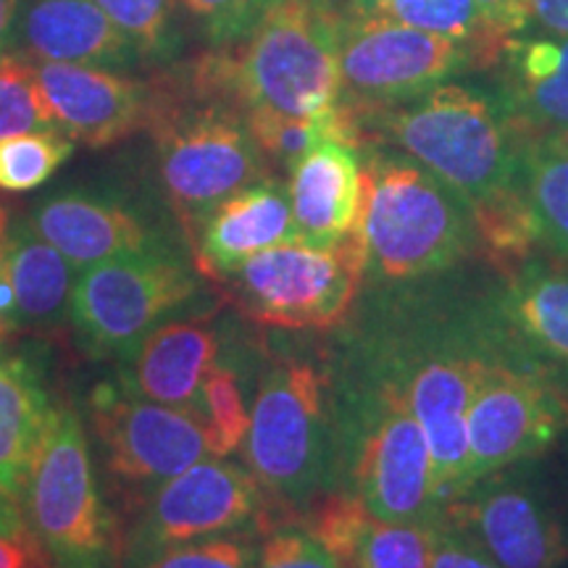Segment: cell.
<instances>
[{
    "instance_id": "obj_1",
    "label": "cell",
    "mask_w": 568,
    "mask_h": 568,
    "mask_svg": "<svg viewBox=\"0 0 568 568\" xmlns=\"http://www.w3.org/2000/svg\"><path fill=\"white\" fill-rule=\"evenodd\" d=\"M358 145L385 140L471 205L518 182L521 142L497 92L443 82L410 101L353 109Z\"/></svg>"
},
{
    "instance_id": "obj_2",
    "label": "cell",
    "mask_w": 568,
    "mask_h": 568,
    "mask_svg": "<svg viewBox=\"0 0 568 568\" xmlns=\"http://www.w3.org/2000/svg\"><path fill=\"white\" fill-rule=\"evenodd\" d=\"M161 182L184 230L195 237L205 216L247 184L266 180L245 109L234 95L224 59L209 61L195 80V101L161 105L151 98Z\"/></svg>"
},
{
    "instance_id": "obj_3",
    "label": "cell",
    "mask_w": 568,
    "mask_h": 568,
    "mask_svg": "<svg viewBox=\"0 0 568 568\" xmlns=\"http://www.w3.org/2000/svg\"><path fill=\"white\" fill-rule=\"evenodd\" d=\"M364 184L361 234L374 280H424L477 251L468 203L408 155H372Z\"/></svg>"
},
{
    "instance_id": "obj_4",
    "label": "cell",
    "mask_w": 568,
    "mask_h": 568,
    "mask_svg": "<svg viewBox=\"0 0 568 568\" xmlns=\"http://www.w3.org/2000/svg\"><path fill=\"white\" fill-rule=\"evenodd\" d=\"M337 9L324 0H276L261 13L230 61L245 111L329 116L343 103L337 67Z\"/></svg>"
},
{
    "instance_id": "obj_5",
    "label": "cell",
    "mask_w": 568,
    "mask_h": 568,
    "mask_svg": "<svg viewBox=\"0 0 568 568\" xmlns=\"http://www.w3.org/2000/svg\"><path fill=\"white\" fill-rule=\"evenodd\" d=\"M48 568H122V535L98 489L80 416L55 408L21 497Z\"/></svg>"
},
{
    "instance_id": "obj_6",
    "label": "cell",
    "mask_w": 568,
    "mask_h": 568,
    "mask_svg": "<svg viewBox=\"0 0 568 568\" xmlns=\"http://www.w3.org/2000/svg\"><path fill=\"white\" fill-rule=\"evenodd\" d=\"M243 447L268 503L287 510L314 503L332 456L326 379L316 366L284 361L268 368Z\"/></svg>"
},
{
    "instance_id": "obj_7",
    "label": "cell",
    "mask_w": 568,
    "mask_h": 568,
    "mask_svg": "<svg viewBox=\"0 0 568 568\" xmlns=\"http://www.w3.org/2000/svg\"><path fill=\"white\" fill-rule=\"evenodd\" d=\"M364 274V234L355 232L326 247L301 240L268 247L219 282L253 322L284 329H326L353 308Z\"/></svg>"
},
{
    "instance_id": "obj_8",
    "label": "cell",
    "mask_w": 568,
    "mask_h": 568,
    "mask_svg": "<svg viewBox=\"0 0 568 568\" xmlns=\"http://www.w3.org/2000/svg\"><path fill=\"white\" fill-rule=\"evenodd\" d=\"M268 497L253 471L205 458L145 497L122 539V568H142L180 545L268 529Z\"/></svg>"
},
{
    "instance_id": "obj_9",
    "label": "cell",
    "mask_w": 568,
    "mask_h": 568,
    "mask_svg": "<svg viewBox=\"0 0 568 568\" xmlns=\"http://www.w3.org/2000/svg\"><path fill=\"white\" fill-rule=\"evenodd\" d=\"M195 293V274L161 247H151L80 272L71 290L69 318L88 353L130 358L142 339Z\"/></svg>"
},
{
    "instance_id": "obj_10",
    "label": "cell",
    "mask_w": 568,
    "mask_h": 568,
    "mask_svg": "<svg viewBox=\"0 0 568 568\" xmlns=\"http://www.w3.org/2000/svg\"><path fill=\"white\" fill-rule=\"evenodd\" d=\"M355 406L351 495L385 521H429L437 514L429 447L400 385L379 376Z\"/></svg>"
},
{
    "instance_id": "obj_11",
    "label": "cell",
    "mask_w": 568,
    "mask_h": 568,
    "mask_svg": "<svg viewBox=\"0 0 568 568\" xmlns=\"http://www.w3.org/2000/svg\"><path fill=\"white\" fill-rule=\"evenodd\" d=\"M337 67L345 105L382 109L477 67V53L456 38L339 11Z\"/></svg>"
},
{
    "instance_id": "obj_12",
    "label": "cell",
    "mask_w": 568,
    "mask_h": 568,
    "mask_svg": "<svg viewBox=\"0 0 568 568\" xmlns=\"http://www.w3.org/2000/svg\"><path fill=\"white\" fill-rule=\"evenodd\" d=\"M439 510L471 531L500 568H564L568 560L564 514L535 458L489 474Z\"/></svg>"
},
{
    "instance_id": "obj_13",
    "label": "cell",
    "mask_w": 568,
    "mask_h": 568,
    "mask_svg": "<svg viewBox=\"0 0 568 568\" xmlns=\"http://www.w3.org/2000/svg\"><path fill=\"white\" fill-rule=\"evenodd\" d=\"M568 426V403L535 368L495 361L466 418V489L542 456ZM464 489V493H466Z\"/></svg>"
},
{
    "instance_id": "obj_14",
    "label": "cell",
    "mask_w": 568,
    "mask_h": 568,
    "mask_svg": "<svg viewBox=\"0 0 568 568\" xmlns=\"http://www.w3.org/2000/svg\"><path fill=\"white\" fill-rule=\"evenodd\" d=\"M90 422L101 439L105 466L132 487H159L211 456L209 435L195 414L161 406L124 385L95 387Z\"/></svg>"
},
{
    "instance_id": "obj_15",
    "label": "cell",
    "mask_w": 568,
    "mask_h": 568,
    "mask_svg": "<svg viewBox=\"0 0 568 568\" xmlns=\"http://www.w3.org/2000/svg\"><path fill=\"white\" fill-rule=\"evenodd\" d=\"M493 364L485 355L447 351L389 372L424 429L437 510L466 489V418Z\"/></svg>"
},
{
    "instance_id": "obj_16",
    "label": "cell",
    "mask_w": 568,
    "mask_h": 568,
    "mask_svg": "<svg viewBox=\"0 0 568 568\" xmlns=\"http://www.w3.org/2000/svg\"><path fill=\"white\" fill-rule=\"evenodd\" d=\"M55 130L90 148L130 138L151 119V92L103 67L32 61Z\"/></svg>"
},
{
    "instance_id": "obj_17",
    "label": "cell",
    "mask_w": 568,
    "mask_h": 568,
    "mask_svg": "<svg viewBox=\"0 0 568 568\" xmlns=\"http://www.w3.org/2000/svg\"><path fill=\"white\" fill-rule=\"evenodd\" d=\"M500 98L518 142L568 140V34L521 32L503 48Z\"/></svg>"
},
{
    "instance_id": "obj_18",
    "label": "cell",
    "mask_w": 568,
    "mask_h": 568,
    "mask_svg": "<svg viewBox=\"0 0 568 568\" xmlns=\"http://www.w3.org/2000/svg\"><path fill=\"white\" fill-rule=\"evenodd\" d=\"M287 193L301 243L326 247L353 237L361 232L366 195L358 148L343 140L318 142L293 166Z\"/></svg>"
},
{
    "instance_id": "obj_19",
    "label": "cell",
    "mask_w": 568,
    "mask_h": 568,
    "mask_svg": "<svg viewBox=\"0 0 568 568\" xmlns=\"http://www.w3.org/2000/svg\"><path fill=\"white\" fill-rule=\"evenodd\" d=\"M293 240L297 230L287 187L266 176L219 203L197 226V266L211 280H222L258 253Z\"/></svg>"
},
{
    "instance_id": "obj_20",
    "label": "cell",
    "mask_w": 568,
    "mask_h": 568,
    "mask_svg": "<svg viewBox=\"0 0 568 568\" xmlns=\"http://www.w3.org/2000/svg\"><path fill=\"white\" fill-rule=\"evenodd\" d=\"M305 527L345 568H432L429 521H385L351 493L326 495Z\"/></svg>"
},
{
    "instance_id": "obj_21",
    "label": "cell",
    "mask_w": 568,
    "mask_h": 568,
    "mask_svg": "<svg viewBox=\"0 0 568 568\" xmlns=\"http://www.w3.org/2000/svg\"><path fill=\"white\" fill-rule=\"evenodd\" d=\"M219 339L209 324H161L130 355L124 387L145 400L201 418V387L216 364Z\"/></svg>"
},
{
    "instance_id": "obj_22",
    "label": "cell",
    "mask_w": 568,
    "mask_h": 568,
    "mask_svg": "<svg viewBox=\"0 0 568 568\" xmlns=\"http://www.w3.org/2000/svg\"><path fill=\"white\" fill-rule=\"evenodd\" d=\"M30 224L77 272L116 255L159 247L138 216L122 205L88 195L51 197L34 209Z\"/></svg>"
},
{
    "instance_id": "obj_23",
    "label": "cell",
    "mask_w": 568,
    "mask_h": 568,
    "mask_svg": "<svg viewBox=\"0 0 568 568\" xmlns=\"http://www.w3.org/2000/svg\"><path fill=\"white\" fill-rule=\"evenodd\" d=\"M32 61L124 67L134 48L92 0H32L21 17Z\"/></svg>"
},
{
    "instance_id": "obj_24",
    "label": "cell",
    "mask_w": 568,
    "mask_h": 568,
    "mask_svg": "<svg viewBox=\"0 0 568 568\" xmlns=\"http://www.w3.org/2000/svg\"><path fill=\"white\" fill-rule=\"evenodd\" d=\"M77 268L55 247L42 240L32 224L9 232L0 276L9 301V332L53 329L63 322L71 305Z\"/></svg>"
},
{
    "instance_id": "obj_25",
    "label": "cell",
    "mask_w": 568,
    "mask_h": 568,
    "mask_svg": "<svg viewBox=\"0 0 568 568\" xmlns=\"http://www.w3.org/2000/svg\"><path fill=\"white\" fill-rule=\"evenodd\" d=\"M497 316L529 355L568 372V264L531 258L506 276Z\"/></svg>"
},
{
    "instance_id": "obj_26",
    "label": "cell",
    "mask_w": 568,
    "mask_h": 568,
    "mask_svg": "<svg viewBox=\"0 0 568 568\" xmlns=\"http://www.w3.org/2000/svg\"><path fill=\"white\" fill-rule=\"evenodd\" d=\"M55 406L19 355H0V489L21 503Z\"/></svg>"
},
{
    "instance_id": "obj_27",
    "label": "cell",
    "mask_w": 568,
    "mask_h": 568,
    "mask_svg": "<svg viewBox=\"0 0 568 568\" xmlns=\"http://www.w3.org/2000/svg\"><path fill=\"white\" fill-rule=\"evenodd\" d=\"M474 222L477 251L489 268L506 280L531 258H537V247L542 245L537 216L531 211L529 197L524 195L521 182L508 184L497 193L481 197L468 205Z\"/></svg>"
},
{
    "instance_id": "obj_28",
    "label": "cell",
    "mask_w": 568,
    "mask_h": 568,
    "mask_svg": "<svg viewBox=\"0 0 568 568\" xmlns=\"http://www.w3.org/2000/svg\"><path fill=\"white\" fill-rule=\"evenodd\" d=\"M518 182L537 216L542 245L568 264V140L524 142Z\"/></svg>"
},
{
    "instance_id": "obj_29",
    "label": "cell",
    "mask_w": 568,
    "mask_h": 568,
    "mask_svg": "<svg viewBox=\"0 0 568 568\" xmlns=\"http://www.w3.org/2000/svg\"><path fill=\"white\" fill-rule=\"evenodd\" d=\"M74 140L61 130H40L0 138V190L27 193L40 187L69 161Z\"/></svg>"
},
{
    "instance_id": "obj_30",
    "label": "cell",
    "mask_w": 568,
    "mask_h": 568,
    "mask_svg": "<svg viewBox=\"0 0 568 568\" xmlns=\"http://www.w3.org/2000/svg\"><path fill=\"white\" fill-rule=\"evenodd\" d=\"M201 422L209 435L211 456L226 458L243 447L251 414H247L243 387L230 366L213 364L201 387Z\"/></svg>"
},
{
    "instance_id": "obj_31",
    "label": "cell",
    "mask_w": 568,
    "mask_h": 568,
    "mask_svg": "<svg viewBox=\"0 0 568 568\" xmlns=\"http://www.w3.org/2000/svg\"><path fill=\"white\" fill-rule=\"evenodd\" d=\"M55 130L45 95H42L34 63L0 55V138Z\"/></svg>"
},
{
    "instance_id": "obj_32",
    "label": "cell",
    "mask_w": 568,
    "mask_h": 568,
    "mask_svg": "<svg viewBox=\"0 0 568 568\" xmlns=\"http://www.w3.org/2000/svg\"><path fill=\"white\" fill-rule=\"evenodd\" d=\"M138 55H163L174 42V0H92Z\"/></svg>"
},
{
    "instance_id": "obj_33",
    "label": "cell",
    "mask_w": 568,
    "mask_h": 568,
    "mask_svg": "<svg viewBox=\"0 0 568 568\" xmlns=\"http://www.w3.org/2000/svg\"><path fill=\"white\" fill-rule=\"evenodd\" d=\"M255 568H345L324 548L308 527L284 524L268 529L264 542L258 545Z\"/></svg>"
},
{
    "instance_id": "obj_34",
    "label": "cell",
    "mask_w": 568,
    "mask_h": 568,
    "mask_svg": "<svg viewBox=\"0 0 568 568\" xmlns=\"http://www.w3.org/2000/svg\"><path fill=\"white\" fill-rule=\"evenodd\" d=\"M255 558L258 545L251 535H226L180 545L142 568H255Z\"/></svg>"
},
{
    "instance_id": "obj_35",
    "label": "cell",
    "mask_w": 568,
    "mask_h": 568,
    "mask_svg": "<svg viewBox=\"0 0 568 568\" xmlns=\"http://www.w3.org/2000/svg\"><path fill=\"white\" fill-rule=\"evenodd\" d=\"M429 535L432 568H500L479 539L443 510L429 518Z\"/></svg>"
},
{
    "instance_id": "obj_36",
    "label": "cell",
    "mask_w": 568,
    "mask_h": 568,
    "mask_svg": "<svg viewBox=\"0 0 568 568\" xmlns=\"http://www.w3.org/2000/svg\"><path fill=\"white\" fill-rule=\"evenodd\" d=\"M213 42L245 40L261 11L253 0H182Z\"/></svg>"
},
{
    "instance_id": "obj_37",
    "label": "cell",
    "mask_w": 568,
    "mask_h": 568,
    "mask_svg": "<svg viewBox=\"0 0 568 568\" xmlns=\"http://www.w3.org/2000/svg\"><path fill=\"white\" fill-rule=\"evenodd\" d=\"M527 32L568 34V0H524Z\"/></svg>"
},
{
    "instance_id": "obj_38",
    "label": "cell",
    "mask_w": 568,
    "mask_h": 568,
    "mask_svg": "<svg viewBox=\"0 0 568 568\" xmlns=\"http://www.w3.org/2000/svg\"><path fill=\"white\" fill-rule=\"evenodd\" d=\"M495 32L510 40L516 34L527 32V13H524V0H477Z\"/></svg>"
},
{
    "instance_id": "obj_39",
    "label": "cell",
    "mask_w": 568,
    "mask_h": 568,
    "mask_svg": "<svg viewBox=\"0 0 568 568\" xmlns=\"http://www.w3.org/2000/svg\"><path fill=\"white\" fill-rule=\"evenodd\" d=\"M0 568H48L34 539L0 535Z\"/></svg>"
},
{
    "instance_id": "obj_40",
    "label": "cell",
    "mask_w": 568,
    "mask_h": 568,
    "mask_svg": "<svg viewBox=\"0 0 568 568\" xmlns=\"http://www.w3.org/2000/svg\"><path fill=\"white\" fill-rule=\"evenodd\" d=\"M0 535L32 539L30 527H27L24 510H21V503L6 495L3 489H0Z\"/></svg>"
},
{
    "instance_id": "obj_41",
    "label": "cell",
    "mask_w": 568,
    "mask_h": 568,
    "mask_svg": "<svg viewBox=\"0 0 568 568\" xmlns=\"http://www.w3.org/2000/svg\"><path fill=\"white\" fill-rule=\"evenodd\" d=\"M17 11L19 0H0V55H3L6 45L13 38V30H17Z\"/></svg>"
},
{
    "instance_id": "obj_42",
    "label": "cell",
    "mask_w": 568,
    "mask_h": 568,
    "mask_svg": "<svg viewBox=\"0 0 568 568\" xmlns=\"http://www.w3.org/2000/svg\"><path fill=\"white\" fill-rule=\"evenodd\" d=\"M6 243H9V213L0 205V264H3Z\"/></svg>"
},
{
    "instance_id": "obj_43",
    "label": "cell",
    "mask_w": 568,
    "mask_h": 568,
    "mask_svg": "<svg viewBox=\"0 0 568 568\" xmlns=\"http://www.w3.org/2000/svg\"><path fill=\"white\" fill-rule=\"evenodd\" d=\"M253 3H255V9H258L261 13H264V11L268 9V6L276 3V0H253Z\"/></svg>"
},
{
    "instance_id": "obj_44",
    "label": "cell",
    "mask_w": 568,
    "mask_h": 568,
    "mask_svg": "<svg viewBox=\"0 0 568 568\" xmlns=\"http://www.w3.org/2000/svg\"><path fill=\"white\" fill-rule=\"evenodd\" d=\"M316 3H324V0H316Z\"/></svg>"
}]
</instances>
